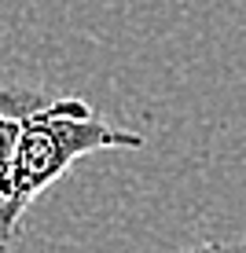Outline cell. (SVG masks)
<instances>
[{
    "label": "cell",
    "instance_id": "1",
    "mask_svg": "<svg viewBox=\"0 0 246 253\" xmlns=\"http://www.w3.org/2000/svg\"><path fill=\"white\" fill-rule=\"evenodd\" d=\"M147 139L103 121L85 99L63 95L45 99L19 121V147H15V209H26L59 184L81 158L99 151H140Z\"/></svg>",
    "mask_w": 246,
    "mask_h": 253
},
{
    "label": "cell",
    "instance_id": "2",
    "mask_svg": "<svg viewBox=\"0 0 246 253\" xmlns=\"http://www.w3.org/2000/svg\"><path fill=\"white\" fill-rule=\"evenodd\" d=\"M48 95L37 88H0V253L11 250L19 235V209H15V147H19V121L41 107Z\"/></svg>",
    "mask_w": 246,
    "mask_h": 253
},
{
    "label": "cell",
    "instance_id": "3",
    "mask_svg": "<svg viewBox=\"0 0 246 253\" xmlns=\"http://www.w3.org/2000/svg\"><path fill=\"white\" fill-rule=\"evenodd\" d=\"M177 253H246L243 242H213V239H206V242H191V246H184Z\"/></svg>",
    "mask_w": 246,
    "mask_h": 253
}]
</instances>
